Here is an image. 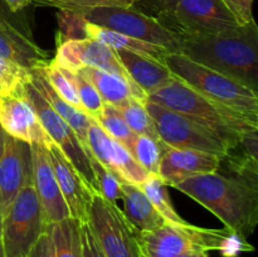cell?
Instances as JSON below:
<instances>
[{
    "label": "cell",
    "mask_w": 258,
    "mask_h": 257,
    "mask_svg": "<svg viewBox=\"0 0 258 257\" xmlns=\"http://www.w3.org/2000/svg\"><path fill=\"white\" fill-rule=\"evenodd\" d=\"M0 125L7 135L29 144L48 146L53 143L24 93L0 96Z\"/></svg>",
    "instance_id": "15"
},
{
    "label": "cell",
    "mask_w": 258,
    "mask_h": 257,
    "mask_svg": "<svg viewBox=\"0 0 258 257\" xmlns=\"http://www.w3.org/2000/svg\"><path fill=\"white\" fill-rule=\"evenodd\" d=\"M115 52L128 77L146 93V96L165 87L175 78L171 71L153 55L127 49Z\"/></svg>",
    "instance_id": "19"
},
{
    "label": "cell",
    "mask_w": 258,
    "mask_h": 257,
    "mask_svg": "<svg viewBox=\"0 0 258 257\" xmlns=\"http://www.w3.org/2000/svg\"><path fill=\"white\" fill-rule=\"evenodd\" d=\"M87 222L106 257H143L136 231L117 204L95 193L88 209Z\"/></svg>",
    "instance_id": "10"
},
{
    "label": "cell",
    "mask_w": 258,
    "mask_h": 257,
    "mask_svg": "<svg viewBox=\"0 0 258 257\" xmlns=\"http://www.w3.org/2000/svg\"><path fill=\"white\" fill-rule=\"evenodd\" d=\"M29 75L30 70L0 57V96L19 93Z\"/></svg>",
    "instance_id": "32"
},
{
    "label": "cell",
    "mask_w": 258,
    "mask_h": 257,
    "mask_svg": "<svg viewBox=\"0 0 258 257\" xmlns=\"http://www.w3.org/2000/svg\"><path fill=\"white\" fill-rule=\"evenodd\" d=\"M27 257H54V244L49 229H45L44 233L38 238Z\"/></svg>",
    "instance_id": "38"
},
{
    "label": "cell",
    "mask_w": 258,
    "mask_h": 257,
    "mask_svg": "<svg viewBox=\"0 0 258 257\" xmlns=\"http://www.w3.org/2000/svg\"><path fill=\"white\" fill-rule=\"evenodd\" d=\"M33 181L32 148L22 140L7 136L4 154L0 159V214L14 202L25 185Z\"/></svg>",
    "instance_id": "14"
},
{
    "label": "cell",
    "mask_w": 258,
    "mask_h": 257,
    "mask_svg": "<svg viewBox=\"0 0 258 257\" xmlns=\"http://www.w3.org/2000/svg\"><path fill=\"white\" fill-rule=\"evenodd\" d=\"M30 80H32L33 85L35 86L38 91H39L40 95L45 98L48 103L52 106L53 110L68 123V125L72 127V130L77 134L78 139H80L81 143L83 144L86 149V138H87V131L90 128L91 122H92V118L87 115V113L82 112V111L77 110L73 106H71L70 103H67L66 101H63L59 96L55 93V91L50 87L49 82L45 78L44 73H43L42 67L37 68V70H33L30 72Z\"/></svg>",
    "instance_id": "23"
},
{
    "label": "cell",
    "mask_w": 258,
    "mask_h": 257,
    "mask_svg": "<svg viewBox=\"0 0 258 257\" xmlns=\"http://www.w3.org/2000/svg\"><path fill=\"white\" fill-rule=\"evenodd\" d=\"M95 121L113 140L118 141L127 150L130 149L131 143L135 139L136 134L131 131V128L128 127V125L123 120L122 115H121L117 108L105 103L102 112L95 118Z\"/></svg>",
    "instance_id": "29"
},
{
    "label": "cell",
    "mask_w": 258,
    "mask_h": 257,
    "mask_svg": "<svg viewBox=\"0 0 258 257\" xmlns=\"http://www.w3.org/2000/svg\"><path fill=\"white\" fill-rule=\"evenodd\" d=\"M156 19L181 38L214 35L241 27L222 0H176Z\"/></svg>",
    "instance_id": "8"
},
{
    "label": "cell",
    "mask_w": 258,
    "mask_h": 257,
    "mask_svg": "<svg viewBox=\"0 0 258 257\" xmlns=\"http://www.w3.org/2000/svg\"><path fill=\"white\" fill-rule=\"evenodd\" d=\"M140 188L151 202L154 208L161 214L166 222L170 223H186L185 219L175 211L169 194V185L158 174H149L148 178L140 184Z\"/></svg>",
    "instance_id": "25"
},
{
    "label": "cell",
    "mask_w": 258,
    "mask_h": 257,
    "mask_svg": "<svg viewBox=\"0 0 258 257\" xmlns=\"http://www.w3.org/2000/svg\"><path fill=\"white\" fill-rule=\"evenodd\" d=\"M253 2L254 0H222L239 25H246L254 20L252 10Z\"/></svg>",
    "instance_id": "36"
},
{
    "label": "cell",
    "mask_w": 258,
    "mask_h": 257,
    "mask_svg": "<svg viewBox=\"0 0 258 257\" xmlns=\"http://www.w3.org/2000/svg\"><path fill=\"white\" fill-rule=\"evenodd\" d=\"M72 80L77 90L78 97H80L81 103L85 113H87L91 118L95 120L103 110L105 102L101 98L100 93L97 92L92 83L83 77L80 72H72Z\"/></svg>",
    "instance_id": "33"
},
{
    "label": "cell",
    "mask_w": 258,
    "mask_h": 257,
    "mask_svg": "<svg viewBox=\"0 0 258 257\" xmlns=\"http://www.w3.org/2000/svg\"><path fill=\"white\" fill-rule=\"evenodd\" d=\"M7 133L3 130L2 125H0V159H2L3 154H4V149H5V141H7Z\"/></svg>",
    "instance_id": "40"
},
{
    "label": "cell",
    "mask_w": 258,
    "mask_h": 257,
    "mask_svg": "<svg viewBox=\"0 0 258 257\" xmlns=\"http://www.w3.org/2000/svg\"><path fill=\"white\" fill-rule=\"evenodd\" d=\"M77 72L92 83L103 102L113 107H118L131 98H136L141 102H146L148 100L146 93L133 80L96 68H82Z\"/></svg>",
    "instance_id": "20"
},
{
    "label": "cell",
    "mask_w": 258,
    "mask_h": 257,
    "mask_svg": "<svg viewBox=\"0 0 258 257\" xmlns=\"http://www.w3.org/2000/svg\"><path fill=\"white\" fill-rule=\"evenodd\" d=\"M0 28H9L22 32L28 37H33L27 10L22 13H13L4 0H0Z\"/></svg>",
    "instance_id": "34"
},
{
    "label": "cell",
    "mask_w": 258,
    "mask_h": 257,
    "mask_svg": "<svg viewBox=\"0 0 258 257\" xmlns=\"http://www.w3.org/2000/svg\"><path fill=\"white\" fill-rule=\"evenodd\" d=\"M0 57L30 71L49 62V53L40 48L33 37L9 28H0Z\"/></svg>",
    "instance_id": "21"
},
{
    "label": "cell",
    "mask_w": 258,
    "mask_h": 257,
    "mask_svg": "<svg viewBox=\"0 0 258 257\" xmlns=\"http://www.w3.org/2000/svg\"><path fill=\"white\" fill-rule=\"evenodd\" d=\"M121 201L123 214L136 232L151 231L166 222L138 184H121Z\"/></svg>",
    "instance_id": "22"
},
{
    "label": "cell",
    "mask_w": 258,
    "mask_h": 257,
    "mask_svg": "<svg viewBox=\"0 0 258 257\" xmlns=\"http://www.w3.org/2000/svg\"><path fill=\"white\" fill-rule=\"evenodd\" d=\"M148 100L178 112L218 136L226 146L233 149L242 136L258 130V123L242 113L204 97L179 78L148 96Z\"/></svg>",
    "instance_id": "3"
},
{
    "label": "cell",
    "mask_w": 258,
    "mask_h": 257,
    "mask_svg": "<svg viewBox=\"0 0 258 257\" xmlns=\"http://www.w3.org/2000/svg\"><path fill=\"white\" fill-rule=\"evenodd\" d=\"M42 71L47 81L49 82L50 87L55 91V93L63 101L70 103L71 106H73L77 110L85 112L80 97H78L76 86L73 83L72 71L59 67L53 60H49L44 67H42Z\"/></svg>",
    "instance_id": "27"
},
{
    "label": "cell",
    "mask_w": 258,
    "mask_h": 257,
    "mask_svg": "<svg viewBox=\"0 0 258 257\" xmlns=\"http://www.w3.org/2000/svg\"><path fill=\"white\" fill-rule=\"evenodd\" d=\"M4 3L13 13H22L34 5L35 0H4Z\"/></svg>",
    "instance_id": "39"
},
{
    "label": "cell",
    "mask_w": 258,
    "mask_h": 257,
    "mask_svg": "<svg viewBox=\"0 0 258 257\" xmlns=\"http://www.w3.org/2000/svg\"><path fill=\"white\" fill-rule=\"evenodd\" d=\"M53 62L72 72H77L82 68H96L131 80L115 50L90 38L58 42L57 54Z\"/></svg>",
    "instance_id": "12"
},
{
    "label": "cell",
    "mask_w": 258,
    "mask_h": 257,
    "mask_svg": "<svg viewBox=\"0 0 258 257\" xmlns=\"http://www.w3.org/2000/svg\"><path fill=\"white\" fill-rule=\"evenodd\" d=\"M76 14H80L93 24L108 28L134 39L161 47L168 52H180V35L164 27L156 18L141 12L135 7H98L82 10Z\"/></svg>",
    "instance_id": "6"
},
{
    "label": "cell",
    "mask_w": 258,
    "mask_h": 257,
    "mask_svg": "<svg viewBox=\"0 0 258 257\" xmlns=\"http://www.w3.org/2000/svg\"><path fill=\"white\" fill-rule=\"evenodd\" d=\"M221 160L217 155L204 151L170 148L161 159L159 175L174 188V185L191 176L216 173Z\"/></svg>",
    "instance_id": "18"
},
{
    "label": "cell",
    "mask_w": 258,
    "mask_h": 257,
    "mask_svg": "<svg viewBox=\"0 0 258 257\" xmlns=\"http://www.w3.org/2000/svg\"><path fill=\"white\" fill-rule=\"evenodd\" d=\"M159 59L174 77L209 100L242 113L258 123V93L237 81L189 59L181 53L166 52Z\"/></svg>",
    "instance_id": "4"
},
{
    "label": "cell",
    "mask_w": 258,
    "mask_h": 257,
    "mask_svg": "<svg viewBox=\"0 0 258 257\" xmlns=\"http://www.w3.org/2000/svg\"><path fill=\"white\" fill-rule=\"evenodd\" d=\"M169 146L160 139L146 135H136L131 143L128 153L148 171L149 174H158L163 156L169 150Z\"/></svg>",
    "instance_id": "26"
},
{
    "label": "cell",
    "mask_w": 258,
    "mask_h": 257,
    "mask_svg": "<svg viewBox=\"0 0 258 257\" xmlns=\"http://www.w3.org/2000/svg\"><path fill=\"white\" fill-rule=\"evenodd\" d=\"M91 166H92L93 178H95V190L106 201L117 204L121 199V184L122 181L106 169L95 156L91 154Z\"/></svg>",
    "instance_id": "30"
},
{
    "label": "cell",
    "mask_w": 258,
    "mask_h": 257,
    "mask_svg": "<svg viewBox=\"0 0 258 257\" xmlns=\"http://www.w3.org/2000/svg\"><path fill=\"white\" fill-rule=\"evenodd\" d=\"M86 145L90 153L122 183L140 185L148 178V171L133 158L127 149L108 136L93 118L87 131Z\"/></svg>",
    "instance_id": "13"
},
{
    "label": "cell",
    "mask_w": 258,
    "mask_h": 257,
    "mask_svg": "<svg viewBox=\"0 0 258 257\" xmlns=\"http://www.w3.org/2000/svg\"><path fill=\"white\" fill-rule=\"evenodd\" d=\"M24 93L28 101L32 103L33 108L37 112L38 117H39L44 130L49 135L50 140L62 150V153L67 156L68 160L75 166L76 170L82 175V178L87 181L88 185L95 190V178H93L92 166H91L90 150L83 146V144L78 139L77 134L40 95L39 91L33 85L30 75L24 83Z\"/></svg>",
    "instance_id": "11"
},
{
    "label": "cell",
    "mask_w": 258,
    "mask_h": 257,
    "mask_svg": "<svg viewBox=\"0 0 258 257\" xmlns=\"http://www.w3.org/2000/svg\"><path fill=\"white\" fill-rule=\"evenodd\" d=\"M33 186L42 207L45 226L72 217L55 179L45 146L32 144Z\"/></svg>",
    "instance_id": "16"
},
{
    "label": "cell",
    "mask_w": 258,
    "mask_h": 257,
    "mask_svg": "<svg viewBox=\"0 0 258 257\" xmlns=\"http://www.w3.org/2000/svg\"><path fill=\"white\" fill-rule=\"evenodd\" d=\"M136 0H35L34 7L55 8L71 13H80L82 10L98 7H135Z\"/></svg>",
    "instance_id": "31"
},
{
    "label": "cell",
    "mask_w": 258,
    "mask_h": 257,
    "mask_svg": "<svg viewBox=\"0 0 258 257\" xmlns=\"http://www.w3.org/2000/svg\"><path fill=\"white\" fill-rule=\"evenodd\" d=\"M178 257H209V252H204V251L188 252V253L180 254V256Z\"/></svg>",
    "instance_id": "41"
},
{
    "label": "cell",
    "mask_w": 258,
    "mask_h": 257,
    "mask_svg": "<svg viewBox=\"0 0 258 257\" xmlns=\"http://www.w3.org/2000/svg\"><path fill=\"white\" fill-rule=\"evenodd\" d=\"M45 150L71 214L80 223L87 222L88 209L96 191L88 185L87 181L76 170L72 163L54 143L45 146Z\"/></svg>",
    "instance_id": "17"
},
{
    "label": "cell",
    "mask_w": 258,
    "mask_h": 257,
    "mask_svg": "<svg viewBox=\"0 0 258 257\" xmlns=\"http://www.w3.org/2000/svg\"><path fill=\"white\" fill-rule=\"evenodd\" d=\"M47 226L33 186L25 185L2 217V243L5 257H27Z\"/></svg>",
    "instance_id": "7"
},
{
    "label": "cell",
    "mask_w": 258,
    "mask_h": 257,
    "mask_svg": "<svg viewBox=\"0 0 258 257\" xmlns=\"http://www.w3.org/2000/svg\"><path fill=\"white\" fill-rule=\"evenodd\" d=\"M0 238H2V214H0Z\"/></svg>",
    "instance_id": "43"
},
{
    "label": "cell",
    "mask_w": 258,
    "mask_h": 257,
    "mask_svg": "<svg viewBox=\"0 0 258 257\" xmlns=\"http://www.w3.org/2000/svg\"><path fill=\"white\" fill-rule=\"evenodd\" d=\"M0 257H5V253H4V248H3L2 239H0Z\"/></svg>",
    "instance_id": "42"
},
{
    "label": "cell",
    "mask_w": 258,
    "mask_h": 257,
    "mask_svg": "<svg viewBox=\"0 0 258 257\" xmlns=\"http://www.w3.org/2000/svg\"><path fill=\"white\" fill-rule=\"evenodd\" d=\"M179 53L237 81L252 91H258L256 20L219 34L181 38Z\"/></svg>",
    "instance_id": "1"
},
{
    "label": "cell",
    "mask_w": 258,
    "mask_h": 257,
    "mask_svg": "<svg viewBox=\"0 0 258 257\" xmlns=\"http://www.w3.org/2000/svg\"><path fill=\"white\" fill-rule=\"evenodd\" d=\"M80 234L82 257H106L88 222L80 223Z\"/></svg>",
    "instance_id": "35"
},
{
    "label": "cell",
    "mask_w": 258,
    "mask_h": 257,
    "mask_svg": "<svg viewBox=\"0 0 258 257\" xmlns=\"http://www.w3.org/2000/svg\"><path fill=\"white\" fill-rule=\"evenodd\" d=\"M175 2L176 0H136L135 8L151 17L159 18L168 13Z\"/></svg>",
    "instance_id": "37"
},
{
    "label": "cell",
    "mask_w": 258,
    "mask_h": 257,
    "mask_svg": "<svg viewBox=\"0 0 258 257\" xmlns=\"http://www.w3.org/2000/svg\"><path fill=\"white\" fill-rule=\"evenodd\" d=\"M229 229L203 228L190 223L165 222L151 231L136 232L143 257H178L196 251H219Z\"/></svg>",
    "instance_id": "5"
},
{
    "label": "cell",
    "mask_w": 258,
    "mask_h": 257,
    "mask_svg": "<svg viewBox=\"0 0 258 257\" xmlns=\"http://www.w3.org/2000/svg\"><path fill=\"white\" fill-rule=\"evenodd\" d=\"M54 244V257H82L80 222L73 217L47 226Z\"/></svg>",
    "instance_id": "24"
},
{
    "label": "cell",
    "mask_w": 258,
    "mask_h": 257,
    "mask_svg": "<svg viewBox=\"0 0 258 257\" xmlns=\"http://www.w3.org/2000/svg\"><path fill=\"white\" fill-rule=\"evenodd\" d=\"M116 108L120 111L123 120L126 121L134 134L159 139L153 118L145 107V102H141L136 98H131Z\"/></svg>",
    "instance_id": "28"
},
{
    "label": "cell",
    "mask_w": 258,
    "mask_h": 257,
    "mask_svg": "<svg viewBox=\"0 0 258 257\" xmlns=\"http://www.w3.org/2000/svg\"><path fill=\"white\" fill-rule=\"evenodd\" d=\"M145 107L153 118L159 139L169 148L204 151L221 159L228 153V148L218 136L190 118L149 100Z\"/></svg>",
    "instance_id": "9"
},
{
    "label": "cell",
    "mask_w": 258,
    "mask_h": 257,
    "mask_svg": "<svg viewBox=\"0 0 258 257\" xmlns=\"http://www.w3.org/2000/svg\"><path fill=\"white\" fill-rule=\"evenodd\" d=\"M174 188L212 212L229 231L243 238L253 233L258 223L256 184L216 171L191 176Z\"/></svg>",
    "instance_id": "2"
}]
</instances>
